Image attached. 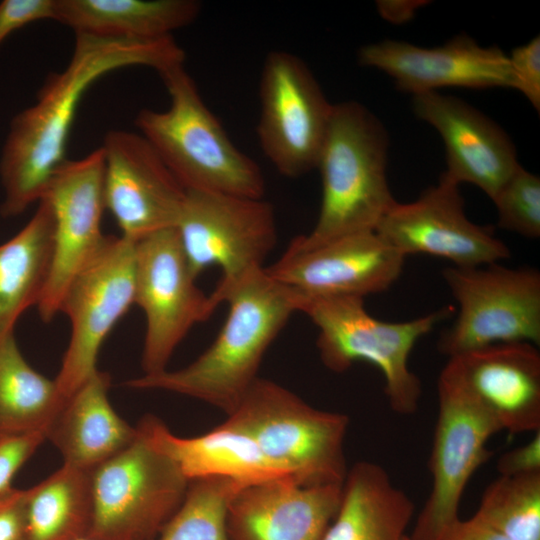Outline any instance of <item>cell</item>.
<instances>
[{"label":"cell","instance_id":"6da1fadb","mask_svg":"<svg viewBox=\"0 0 540 540\" xmlns=\"http://www.w3.org/2000/svg\"><path fill=\"white\" fill-rule=\"evenodd\" d=\"M184 60V50L173 36L137 40L75 34L68 65L50 76L37 101L9 124L0 156L1 215L18 216L40 200L54 172L67 160V141L78 106L96 80L130 66L160 73Z\"/></svg>","mask_w":540,"mask_h":540},{"label":"cell","instance_id":"7a4b0ae2","mask_svg":"<svg viewBox=\"0 0 540 540\" xmlns=\"http://www.w3.org/2000/svg\"><path fill=\"white\" fill-rule=\"evenodd\" d=\"M228 314L213 343L192 363L177 369L130 379L125 386L163 390L208 403L226 415L259 377L270 345L290 317L300 312L303 296L270 277L265 267L220 293H210Z\"/></svg>","mask_w":540,"mask_h":540},{"label":"cell","instance_id":"3957f363","mask_svg":"<svg viewBox=\"0 0 540 540\" xmlns=\"http://www.w3.org/2000/svg\"><path fill=\"white\" fill-rule=\"evenodd\" d=\"M389 138L381 121L349 100L333 104L316 169L322 182L313 229L292 240L312 247L331 239L375 231L397 202L388 185Z\"/></svg>","mask_w":540,"mask_h":540},{"label":"cell","instance_id":"277c9868","mask_svg":"<svg viewBox=\"0 0 540 540\" xmlns=\"http://www.w3.org/2000/svg\"><path fill=\"white\" fill-rule=\"evenodd\" d=\"M159 75L169 95L168 108L141 109L134 123L185 191L263 198L260 167L229 138L184 64Z\"/></svg>","mask_w":540,"mask_h":540},{"label":"cell","instance_id":"5b68a950","mask_svg":"<svg viewBox=\"0 0 540 540\" xmlns=\"http://www.w3.org/2000/svg\"><path fill=\"white\" fill-rule=\"evenodd\" d=\"M222 424L251 438L300 485H342L346 478L348 416L314 408L272 380L258 377Z\"/></svg>","mask_w":540,"mask_h":540},{"label":"cell","instance_id":"8992f818","mask_svg":"<svg viewBox=\"0 0 540 540\" xmlns=\"http://www.w3.org/2000/svg\"><path fill=\"white\" fill-rule=\"evenodd\" d=\"M357 297L303 298L300 312L318 329L317 348L326 368L344 372L357 361L377 367L385 381L391 409L400 415L416 412L421 382L409 368L416 343L442 320L449 309L403 322L370 315Z\"/></svg>","mask_w":540,"mask_h":540},{"label":"cell","instance_id":"52a82bcc","mask_svg":"<svg viewBox=\"0 0 540 540\" xmlns=\"http://www.w3.org/2000/svg\"><path fill=\"white\" fill-rule=\"evenodd\" d=\"M136 429L127 447L91 471L94 540H155L185 497L189 481Z\"/></svg>","mask_w":540,"mask_h":540},{"label":"cell","instance_id":"ba28073f","mask_svg":"<svg viewBox=\"0 0 540 540\" xmlns=\"http://www.w3.org/2000/svg\"><path fill=\"white\" fill-rule=\"evenodd\" d=\"M443 279L459 311L439 340L448 358L499 343H540V273L499 263L450 266Z\"/></svg>","mask_w":540,"mask_h":540},{"label":"cell","instance_id":"9c48e42d","mask_svg":"<svg viewBox=\"0 0 540 540\" xmlns=\"http://www.w3.org/2000/svg\"><path fill=\"white\" fill-rule=\"evenodd\" d=\"M175 228L196 278L212 265L221 269L212 293L263 269L277 241L268 201L220 192L186 191Z\"/></svg>","mask_w":540,"mask_h":540},{"label":"cell","instance_id":"30bf717a","mask_svg":"<svg viewBox=\"0 0 540 540\" xmlns=\"http://www.w3.org/2000/svg\"><path fill=\"white\" fill-rule=\"evenodd\" d=\"M135 242L106 235L90 262L74 277L60 313L68 316L71 334L56 376L61 406L97 370L106 337L134 304Z\"/></svg>","mask_w":540,"mask_h":540},{"label":"cell","instance_id":"8fae6325","mask_svg":"<svg viewBox=\"0 0 540 540\" xmlns=\"http://www.w3.org/2000/svg\"><path fill=\"white\" fill-rule=\"evenodd\" d=\"M175 227L135 242L134 304L144 312L143 374L167 369L191 328L216 310L210 294L196 284Z\"/></svg>","mask_w":540,"mask_h":540},{"label":"cell","instance_id":"7c38bea8","mask_svg":"<svg viewBox=\"0 0 540 540\" xmlns=\"http://www.w3.org/2000/svg\"><path fill=\"white\" fill-rule=\"evenodd\" d=\"M259 97L257 136L275 169L290 178L316 169L333 104L307 65L290 52H270Z\"/></svg>","mask_w":540,"mask_h":540},{"label":"cell","instance_id":"4fadbf2b","mask_svg":"<svg viewBox=\"0 0 540 540\" xmlns=\"http://www.w3.org/2000/svg\"><path fill=\"white\" fill-rule=\"evenodd\" d=\"M501 431L493 418L440 373L438 415L429 460L432 485L411 540H434L459 518L462 494L474 472L491 456L490 437Z\"/></svg>","mask_w":540,"mask_h":540},{"label":"cell","instance_id":"5bb4252c","mask_svg":"<svg viewBox=\"0 0 540 540\" xmlns=\"http://www.w3.org/2000/svg\"><path fill=\"white\" fill-rule=\"evenodd\" d=\"M41 198L48 201L53 215V257L36 307L41 320L49 323L60 313L68 286L106 237L101 229L106 209L102 147L81 159H67L54 172Z\"/></svg>","mask_w":540,"mask_h":540},{"label":"cell","instance_id":"9a60e30c","mask_svg":"<svg viewBox=\"0 0 540 540\" xmlns=\"http://www.w3.org/2000/svg\"><path fill=\"white\" fill-rule=\"evenodd\" d=\"M405 256L376 231L340 236L302 247L293 240L266 273L304 298L357 297L388 290Z\"/></svg>","mask_w":540,"mask_h":540},{"label":"cell","instance_id":"2e32d148","mask_svg":"<svg viewBox=\"0 0 540 540\" xmlns=\"http://www.w3.org/2000/svg\"><path fill=\"white\" fill-rule=\"evenodd\" d=\"M459 185L440 176L415 201L396 202L375 231L405 257L427 254L456 267H477L510 257L506 244L466 215Z\"/></svg>","mask_w":540,"mask_h":540},{"label":"cell","instance_id":"e0dca14e","mask_svg":"<svg viewBox=\"0 0 540 540\" xmlns=\"http://www.w3.org/2000/svg\"><path fill=\"white\" fill-rule=\"evenodd\" d=\"M104 153L105 208L120 236L137 242L175 227L186 191L150 143L138 132L109 130Z\"/></svg>","mask_w":540,"mask_h":540},{"label":"cell","instance_id":"ac0fdd59","mask_svg":"<svg viewBox=\"0 0 540 540\" xmlns=\"http://www.w3.org/2000/svg\"><path fill=\"white\" fill-rule=\"evenodd\" d=\"M358 61L385 72L399 90L413 95L444 87L514 88L508 55L495 46L483 47L467 35L433 48L383 40L362 46Z\"/></svg>","mask_w":540,"mask_h":540},{"label":"cell","instance_id":"d6986e66","mask_svg":"<svg viewBox=\"0 0 540 540\" xmlns=\"http://www.w3.org/2000/svg\"><path fill=\"white\" fill-rule=\"evenodd\" d=\"M441 374L510 434L540 430V353L527 342L499 343L448 358Z\"/></svg>","mask_w":540,"mask_h":540},{"label":"cell","instance_id":"ffe728a7","mask_svg":"<svg viewBox=\"0 0 540 540\" xmlns=\"http://www.w3.org/2000/svg\"><path fill=\"white\" fill-rule=\"evenodd\" d=\"M413 110L443 139L447 169L441 176L450 182L473 184L492 200L521 166L503 129L467 102L426 92L413 95Z\"/></svg>","mask_w":540,"mask_h":540},{"label":"cell","instance_id":"44dd1931","mask_svg":"<svg viewBox=\"0 0 540 540\" xmlns=\"http://www.w3.org/2000/svg\"><path fill=\"white\" fill-rule=\"evenodd\" d=\"M342 485L303 486L281 477L240 489L228 506L230 540H322Z\"/></svg>","mask_w":540,"mask_h":540},{"label":"cell","instance_id":"7402d4cb","mask_svg":"<svg viewBox=\"0 0 540 540\" xmlns=\"http://www.w3.org/2000/svg\"><path fill=\"white\" fill-rule=\"evenodd\" d=\"M110 376L99 369L60 407L46 437L63 464L92 471L127 447L137 435L109 400Z\"/></svg>","mask_w":540,"mask_h":540},{"label":"cell","instance_id":"603a6c76","mask_svg":"<svg viewBox=\"0 0 540 540\" xmlns=\"http://www.w3.org/2000/svg\"><path fill=\"white\" fill-rule=\"evenodd\" d=\"M136 426L189 482L220 477L251 485L287 477L266 459L251 438L223 424L190 438L173 434L153 415L144 416Z\"/></svg>","mask_w":540,"mask_h":540},{"label":"cell","instance_id":"cb8c5ba5","mask_svg":"<svg viewBox=\"0 0 540 540\" xmlns=\"http://www.w3.org/2000/svg\"><path fill=\"white\" fill-rule=\"evenodd\" d=\"M414 504L379 464L348 470L338 510L322 540H405Z\"/></svg>","mask_w":540,"mask_h":540},{"label":"cell","instance_id":"d4e9b609","mask_svg":"<svg viewBox=\"0 0 540 540\" xmlns=\"http://www.w3.org/2000/svg\"><path fill=\"white\" fill-rule=\"evenodd\" d=\"M200 11L196 0H56L54 21L75 34L154 40L172 37Z\"/></svg>","mask_w":540,"mask_h":540},{"label":"cell","instance_id":"484cf974","mask_svg":"<svg viewBox=\"0 0 540 540\" xmlns=\"http://www.w3.org/2000/svg\"><path fill=\"white\" fill-rule=\"evenodd\" d=\"M54 221L45 198L27 224L0 245V339L14 332L25 310L36 306L53 257Z\"/></svg>","mask_w":540,"mask_h":540},{"label":"cell","instance_id":"4316f807","mask_svg":"<svg viewBox=\"0 0 540 540\" xmlns=\"http://www.w3.org/2000/svg\"><path fill=\"white\" fill-rule=\"evenodd\" d=\"M92 514L91 471L63 464L26 489L24 540H76Z\"/></svg>","mask_w":540,"mask_h":540},{"label":"cell","instance_id":"83f0119b","mask_svg":"<svg viewBox=\"0 0 540 540\" xmlns=\"http://www.w3.org/2000/svg\"><path fill=\"white\" fill-rule=\"evenodd\" d=\"M61 407L55 380L22 355L14 332L0 339V434L45 430Z\"/></svg>","mask_w":540,"mask_h":540},{"label":"cell","instance_id":"f1b7e54d","mask_svg":"<svg viewBox=\"0 0 540 540\" xmlns=\"http://www.w3.org/2000/svg\"><path fill=\"white\" fill-rule=\"evenodd\" d=\"M474 516L508 540H540V472L500 475Z\"/></svg>","mask_w":540,"mask_h":540},{"label":"cell","instance_id":"f546056e","mask_svg":"<svg viewBox=\"0 0 540 540\" xmlns=\"http://www.w3.org/2000/svg\"><path fill=\"white\" fill-rule=\"evenodd\" d=\"M245 486L248 485L220 477L190 481L181 505L157 540H230L228 506Z\"/></svg>","mask_w":540,"mask_h":540},{"label":"cell","instance_id":"4dcf8cb0","mask_svg":"<svg viewBox=\"0 0 540 540\" xmlns=\"http://www.w3.org/2000/svg\"><path fill=\"white\" fill-rule=\"evenodd\" d=\"M497 225L529 239L540 237V178L520 166L492 199Z\"/></svg>","mask_w":540,"mask_h":540},{"label":"cell","instance_id":"1f68e13d","mask_svg":"<svg viewBox=\"0 0 540 540\" xmlns=\"http://www.w3.org/2000/svg\"><path fill=\"white\" fill-rule=\"evenodd\" d=\"M45 440V430L0 434V498L15 489V475Z\"/></svg>","mask_w":540,"mask_h":540},{"label":"cell","instance_id":"d6a6232c","mask_svg":"<svg viewBox=\"0 0 540 540\" xmlns=\"http://www.w3.org/2000/svg\"><path fill=\"white\" fill-rule=\"evenodd\" d=\"M509 57L514 88L520 91L531 105L540 109V37L535 36L526 44L514 48Z\"/></svg>","mask_w":540,"mask_h":540},{"label":"cell","instance_id":"836d02e7","mask_svg":"<svg viewBox=\"0 0 540 540\" xmlns=\"http://www.w3.org/2000/svg\"><path fill=\"white\" fill-rule=\"evenodd\" d=\"M56 0H3L0 2V46L13 32L33 22L55 20Z\"/></svg>","mask_w":540,"mask_h":540},{"label":"cell","instance_id":"e575fe53","mask_svg":"<svg viewBox=\"0 0 540 540\" xmlns=\"http://www.w3.org/2000/svg\"><path fill=\"white\" fill-rule=\"evenodd\" d=\"M502 476H516L540 472V430L526 444L503 454L497 462Z\"/></svg>","mask_w":540,"mask_h":540},{"label":"cell","instance_id":"d590c367","mask_svg":"<svg viewBox=\"0 0 540 540\" xmlns=\"http://www.w3.org/2000/svg\"><path fill=\"white\" fill-rule=\"evenodd\" d=\"M26 489L0 498V540H24Z\"/></svg>","mask_w":540,"mask_h":540},{"label":"cell","instance_id":"8d00e7d4","mask_svg":"<svg viewBox=\"0 0 540 540\" xmlns=\"http://www.w3.org/2000/svg\"><path fill=\"white\" fill-rule=\"evenodd\" d=\"M434 540H508L503 535L473 516L458 518L446 526Z\"/></svg>","mask_w":540,"mask_h":540},{"label":"cell","instance_id":"74e56055","mask_svg":"<svg viewBox=\"0 0 540 540\" xmlns=\"http://www.w3.org/2000/svg\"><path fill=\"white\" fill-rule=\"evenodd\" d=\"M379 14L387 21L401 24L413 18L425 1H377Z\"/></svg>","mask_w":540,"mask_h":540},{"label":"cell","instance_id":"f35d334b","mask_svg":"<svg viewBox=\"0 0 540 540\" xmlns=\"http://www.w3.org/2000/svg\"><path fill=\"white\" fill-rule=\"evenodd\" d=\"M76 540H94V539H92V538H90V537H88V536L86 535V536H82V537H80V538H78V539H76Z\"/></svg>","mask_w":540,"mask_h":540},{"label":"cell","instance_id":"ab89813d","mask_svg":"<svg viewBox=\"0 0 540 540\" xmlns=\"http://www.w3.org/2000/svg\"><path fill=\"white\" fill-rule=\"evenodd\" d=\"M405 540H411V539L409 538V536H406V539H405Z\"/></svg>","mask_w":540,"mask_h":540}]
</instances>
